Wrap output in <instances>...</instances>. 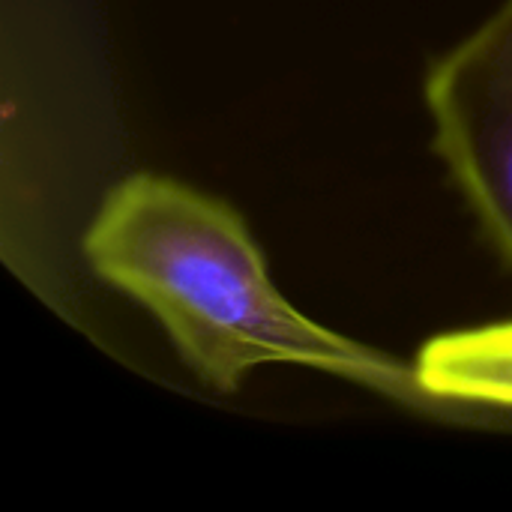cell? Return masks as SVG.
Segmentation results:
<instances>
[{"label": "cell", "instance_id": "cell-1", "mask_svg": "<svg viewBox=\"0 0 512 512\" xmlns=\"http://www.w3.org/2000/svg\"><path fill=\"white\" fill-rule=\"evenodd\" d=\"M81 252L144 306L183 363L216 393L261 366H303L372 393L420 402L414 366L303 315L273 282L246 219L177 177L129 174L99 204Z\"/></svg>", "mask_w": 512, "mask_h": 512}, {"label": "cell", "instance_id": "cell-3", "mask_svg": "<svg viewBox=\"0 0 512 512\" xmlns=\"http://www.w3.org/2000/svg\"><path fill=\"white\" fill-rule=\"evenodd\" d=\"M423 399L512 408V321L429 339L414 360Z\"/></svg>", "mask_w": 512, "mask_h": 512}, {"label": "cell", "instance_id": "cell-2", "mask_svg": "<svg viewBox=\"0 0 512 512\" xmlns=\"http://www.w3.org/2000/svg\"><path fill=\"white\" fill-rule=\"evenodd\" d=\"M423 99L435 153L512 270V0L429 66Z\"/></svg>", "mask_w": 512, "mask_h": 512}]
</instances>
